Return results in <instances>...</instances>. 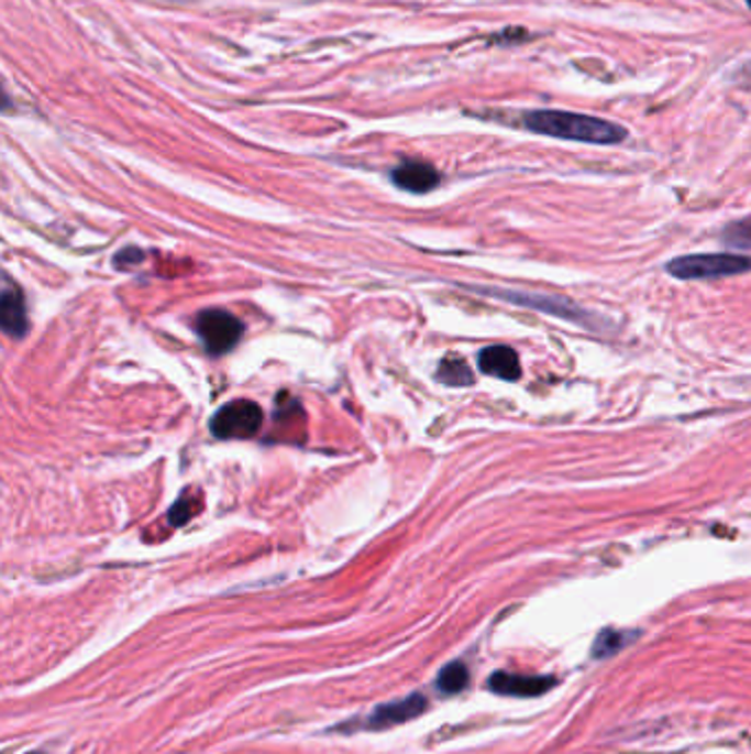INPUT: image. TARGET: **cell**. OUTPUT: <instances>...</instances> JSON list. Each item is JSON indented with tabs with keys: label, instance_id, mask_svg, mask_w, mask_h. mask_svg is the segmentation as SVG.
Wrapping results in <instances>:
<instances>
[{
	"label": "cell",
	"instance_id": "6da1fadb",
	"mask_svg": "<svg viewBox=\"0 0 751 754\" xmlns=\"http://www.w3.org/2000/svg\"><path fill=\"white\" fill-rule=\"evenodd\" d=\"M522 127L531 133L566 140V142H582V144H597V146H612L621 144L628 131L615 122L568 113V111H529L522 116Z\"/></svg>",
	"mask_w": 751,
	"mask_h": 754
},
{
	"label": "cell",
	"instance_id": "7a4b0ae2",
	"mask_svg": "<svg viewBox=\"0 0 751 754\" xmlns=\"http://www.w3.org/2000/svg\"><path fill=\"white\" fill-rule=\"evenodd\" d=\"M751 270V259L740 254H689L667 263V272L681 281L736 276Z\"/></svg>",
	"mask_w": 751,
	"mask_h": 754
},
{
	"label": "cell",
	"instance_id": "3957f363",
	"mask_svg": "<svg viewBox=\"0 0 751 754\" xmlns=\"http://www.w3.org/2000/svg\"><path fill=\"white\" fill-rule=\"evenodd\" d=\"M263 426V408L252 400H234L219 408L210 428L219 439H247Z\"/></svg>",
	"mask_w": 751,
	"mask_h": 754
},
{
	"label": "cell",
	"instance_id": "277c9868",
	"mask_svg": "<svg viewBox=\"0 0 751 754\" xmlns=\"http://www.w3.org/2000/svg\"><path fill=\"white\" fill-rule=\"evenodd\" d=\"M195 327H197V334H199L203 347L212 356H223V353L232 351L245 331L243 323L223 309L201 312Z\"/></svg>",
	"mask_w": 751,
	"mask_h": 754
},
{
	"label": "cell",
	"instance_id": "5b68a950",
	"mask_svg": "<svg viewBox=\"0 0 751 754\" xmlns=\"http://www.w3.org/2000/svg\"><path fill=\"white\" fill-rule=\"evenodd\" d=\"M487 296H496L500 300L520 305V307H529V309H538L542 314L568 320V323H590V314H586L579 305H575L573 300L564 298V296H544V294H527V292H507V289H481Z\"/></svg>",
	"mask_w": 751,
	"mask_h": 754
},
{
	"label": "cell",
	"instance_id": "8992f818",
	"mask_svg": "<svg viewBox=\"0 0 751 754\" xmlns=\"http://www.w3.org/2000/svg\"><path fill=\"white\" fill-rule=\"evenodd\" d=\"M489 690L507 697H538L549 692L555 686V677L551 675H518L498 670L487 681Z\"/></svg>",
	"mask_w": 751,
	"mask_h": 754
},
{
	"label": "cell",
	"instance_id": "52a82bcc",
	"mask_svg": "<svg viewBox=\"0 0 751 754\" xmlns=\"http://www.w3.org/2000/svg\"><path fill=\"white\" fill-rule=\"evenodd\" d=\"M426 708H428L426 695L412 692V695H408V697H404L399 701H390V703L377 706L375 712L368 717V728L382 730V728L406 723V721L419 717Z\"/></svg>",
	"mask_w": 751,
	"mask_h": 754
},
{
	"label": "cell",
	"instance_id": "ba28073f",
	"mask_svg": "<svg viewBox=\"0 0 751 754\" xmlns=\"http://www.w3.org/2000/svg\"><path fill=\"white\" fill-rule=\"evenodd\" d=\"M478 367L483 373L505 380V382H516L522 375L520 360L513 349L509 347H487L478 356Z\"/></svg>",
	"mask_w": 751,
	"mask_h": 754
},
{
	"label": "cell",
	"instance_id": "9c48e42d",
	"mask_svg": "<svg viewBox=\"0 0 751 754\" xmlns=\"http://www.w3.org/2000/svg\"><path fill=\"white\" fill-rule=\"evenodd\" d=\"M393 182L401 190L423 195L437 188L439 173L426 162H404L399 168L393 171Z\"/></svg>",
	"mask_w": 751,
	"mask_h": 754
},
{
	"label": "cell",
	"instance_id": "30bf717a",
	"mask_svg": "<svg viewBox=\"0 0 751 754\" xmlns=\"http://www.w3.org/2000/svg\"><path fill=\"white\" fill-rule=\"evenodd\" d=\"M0 325L12 338H23L30 329L25 298L16 287H8L0 298Z\"/></svg>",
	"mask_w": 751,
	"mask_h": 754
},
{
	"label": "cell",
	"instance_id": "8fae6325",
	"mask_svg": "<svg viewBox=\"0 0 751 754\" xmlns=\"http://www.w3.org/2000/svg\"><path fill=\"white\" fill-rule=\"evenodd\" d=\"M439 382L448 384V386H470L474 384V373L467 367V362L461 356H448L439 371H437Z\"/></svg>",
	"mask_w": 751,
	"mask_h": 754
},
{
	"label": "cell",
	"instance_id": "7c38bea8",
	"mask_svg": "<svg viewBox=\"0 0 751 754\" xmlns=\"http://www.w3.org/2000/svg\"><path fill=\"white\" fill-rule=\"evenodd\" d=\"M637 637V633H628V631H615V629H604L593 644V657L604 659L610 655H617L623 646H628L632 640Z\"/></svg>",
	"mask_w": 751,
	"mask_h": 754
},
{
	"label": "cell",
	"instance_id": "4fadbf2b",
	"mask_svg": "<svg viewBox=\"0 0 751 754\" xmlns=\"http://www.w3.org/2000/svg\"><path fill=\"white\" fill-rule=\"evenodd\" d=\"M470 684V670L463 662H452L448 664L439 677H437V686L448 692V695H454V692H461L465 686Z\"/></svg>",
	"mask_w": 751,
	"mask_h": 754
},
{
	"label": "cell",
	"instance_id": "5bb4252c",
	"mask_svg": "<svg viewBox=\"0 0 751 754\" xmlns=\"http://www.w3.org/2000/svg\"><path fill=\"white\" fill-rule=\"evenodd\" d=\"M725 243L736 248H751V217L731 223L725 230Z\"/></svg>",
	"mask_w": 751,
	"mask_h": 754
},
{
	"label": "cell",
	"instance_id": "9a60e30c",
	"mask_svg": "<svg viewBox=\"0 0 751 754\" xmlns=\"http://www.w3.org/2000/svg\"><path fill=\"white\" fill-rule=\"evenodd\" d=\"M142 261H144V252H142V250H137V248H126V250L118 252L113 265H115L118 270H122V267L126 270V267L137 265V263H142Z\"/></svg>",
	"mask_w": 751,
	"mask_h": 754
},
{
	"label": "cell",
	"instance_id": "2e32d148",
	"mask_svg": "<svg viewBox=\"0 0 751 754\" xmlns=\"http://www.w3.org/2000/svg\"><path fill=\"white\" fill-rule=\"evenodd\" d=\"M192 518V505L188 501H179L173 510H170V521L173 525H184Z\"/></svg>",
	"mask_w": 751,
	"mask_h": 754
},
{
	"label": "cell",
	"instance_id": "e0dca14e",
	"mask_svg": "<svg viewBox=\"0 0 751 754\" xmlns=\"http://www.w3.org/2000/svg\"><path fill=\"white\" fill-rule=\"evenodd\" d=\"M30 754H45V752H30Z\"/></svg>",
	"mask_w": 751,
	"mask_h": 754
},
{
	"label": "cell",
	"instance_id": "ac0fdd59",
	"mask_svg": "<svg viewBox=\"0 0 751 754\" xmlns=\"http://www.w3.org/2000/svg\"><path fill=\"white\" fill-rule=\"evenodd\" d=\"M747 6H749V10H751V0H747Z\"/></svg>",
	"mask_w": 751,
	"mask_h": 754
}]
</instances>
